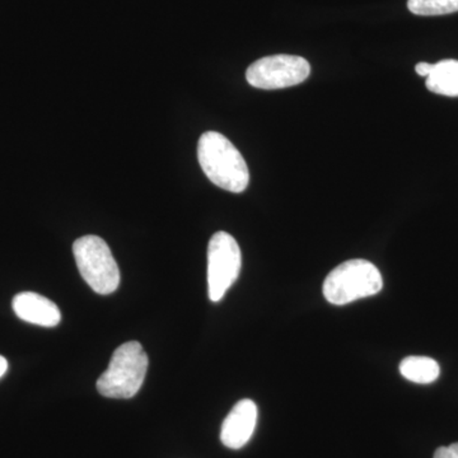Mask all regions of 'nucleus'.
Here are the masks:
<instances>
[{"label": "nucleus", "mask_w": 458, "mask_h": 458, "mask_svg": "<svg viewBox=\"0 0 458 458\" xmlns=\"http://www.w3.org/2000/svg\"><path fill=\"white\" fill-rule=\"evenodd\" d=\"M408 8L417 16H443L458 12V0H408Z\"/></svg>", "instance_id": "11"}, {"label": "nucleus", "mask_w": 458, "mask_h": 458, "mask_svg": "<svg viewBox=\"0 0 458 458\" xmlns=\"http://www.w3.org/2000/svg\"><path fill=\"white\" fill-rule=\"evenodd\" d=\"M148 364L149 360L140 343L123 344L98 379V393L108 399H131L143 386Z\"/></svg>", "instance_id": "2"}, {"label": "nucleus", "mask_w": 458, "mask_h": 458, "mask_svg": "<svg viewBox=\"0 0 458 458\" xmlns=\"http://www.w3.org/2000/svg\"><path fill=\"white\" fill-rule=\"evenodd\" d=\"M8 360L3 355H0V378L7 373Z\"/></svg>", "instance_id": "14"}, {"label": "nucleus", "mask_w": 458, "mask_h": 458, "mask_svg": "<svg viewBox=\"0 0 458 458\" xmlns=\"http://www.w3.org/2000/svg\"><path fill=\"white\" fill-rule=\"evenodd\" d=\"M73 254L81 276L96 293L107 295L119 288V267L110 247L101 237L89 234L78 238Z\"/></svg>", "instance_id": "4"}, {"label": "nucleus", "mask_w": 458, "mask_h": 458, "mask_svg": "<svg viewBox=\"0 0 458 458\" xmlns=\"http://www.w3.org/2000/svg\"><path fill=\"white\" fill-rule=\"evenodd\" d=\"M198 159L208 179L229 192L245 191L250 172L245 158L225 135L207 131L198 144Z\"/></svg>", "instance_id": "1"}, {"label": "nucleus", "mask_w": 458, "mask_h": 458, "mask_svg": "<svg viewBox=\"0 0 458 458\" xmlns=\"http://www.w3.org/2000/svg\"><path fill=\"white\" fill-rule=\"evenodd\" d=\"M400 373L414 384L429 385L438 378L441 369L432 358L408 357L401 361Z\"/></svg>", "instance_id": "10"}, {"label": "nucleus", "mask_w": 458, "mask_h": 458, "mask_svg": "<svg viewBox=\"0 0 458 458\" xmlns=\"http://www.w3.org/2000/svg\"><path fill=\"white\" fill-rule=\"evenodd\" d=\"M242 255L240 246L227 232H216L208 246V291L213 302H219L240 276Z\"/></svg>", "instance_id": "5"}, {"label": "nucleus", "mask_w": 458, "mask_h": 458, "mask_svg": "<svg viewBox=\"0 0 458 458\" xmlns=\"http://www.w3.org/2000/svg\"><path fill=\"white\" fill-rule=\"evenodd\" d=\"M433 71V64H429V63H419L417 66H415V72L420 77L428 78V75L432 73Z\"/></svg>", "instance_id": "13"}, {"label": "nucleus", "mask_w": 458, "mask_h": 458, "mask_svg": "<svg viewBox=\"0 0 458 458\" xmlns=\"http://www.w3.org/2000/svg\"><path fill=\"white\" fill-rule=\"evenodd\" d=\"M12 307L18 318L38 327H54L62 321L59 307L49 298L32 292L17 294Z\"/></svg>", "instance_id": "8"}, {"label": "nucleus", "mask_w": 458, "mask_h": 458, "mask_svg": "<svg viewBox=\"0 0 458 458\" xmlns=\"http://www.w3.org/2000/svg\"><path fill=\"white\" fill-rule=\"evenodd\" d=\"M258 423V406L252 400L238 401L222 424L221 441L231 450H240L251 439Z\"/></svg>", "instance_id": "7"}, {"label": "nucleus", "mask_w": 458, "mask_h": 458, "mask_svg": "<svg viewBox=\"0 0 458 458\" xmlns=\"http://www.w3.org/2000/svg\"><path fill=\"white\" fill-rule=\"evenodd\" d=\"M426 86L437 95L458 98V60L445 59L433 64Z\"/></svg>", "instance_id": "9"}, {"label": "nucleus", "mask_w": 458, "mask_h": 458, "mask_svg": "<svg viewBox=\"0 0 458 458\" xmlns=\"http://www.w3.org/2000/svg\"><path fill=\"white\" fill-rule=\"evenodd\" d=\"M382 286L384 280L376 265L355 259L343 262L328 274L324 283V295L327 302L344 306L379 293Z\"/></svg>", "instance_id": "3"}, {"label": "nucleus", "mask_w": 458, "mask_h": 458, "mask_svg": "<svg viewBox=\"0 0 458 458\" xmlns=\"http://www.w3.org/2000/svg\"><path fill=\"white\" fill-rule=\"evenodd\" d=\"M311 74V65L302 56L271 55L256 60L246 72L247 82L255 89H282L303 83Z\"/></svg>", "instance_id": "6"}, {"label": "nucleus", "mask_w": 458, "mask_h": 458, "mask_svg": "<svg viewBox=\"0 0 458 458\" xmlns=\"http://www.w3.org/2000/svg\"><path fill=\"white\" fill-rule=\"evenodd\" d=\"M434 458H458V443L448 445V447H441L434 454Z\"/></svg>", "instance_id": "12"}]
</instances>
